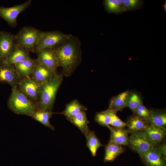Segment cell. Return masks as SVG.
Segmentation results:
<instances>
[{
  "instance_id": "31",
  "label": "cell",
  "mask_w": 166,
  "mask_h": 166,
  "mask_svg": "<svg viewBox=\"0 0 166 166\" xmlns=\"http://www.w3.org/2000/svg\"><path fill=\"white\" fill-rule=\"evenodd\" d=\"M110 126L115 128H123L126 126V124L117 117L116 113L112 111Z\"/></svg>"
},
{
  "instance_id": "10",
  "label": "cell",
  "mask_w": 166,
  "mask_h": 166,
  "mask_svg": "<svg viewBox=\"0 0 166 166\" xmlns=\"http://www.w3.org/2000/svg\"><path fill=\"white\" fill-rule=\"evenodd\" d=\"M16 45L14 35L0 31V63L8 57Z\"/></svg>"
},
{
  "instance_id": "28",
  "label": "cell",
  "mask_w": 166,
  "mask_h": 166,
  "mask_svg": "<svg viewBox=\"0 0 166 166\" xmlns=\"http://www.w3.org/2000/svg\"><path fill=\"white\" fill-rule=\"evenodd\" d=\"M103 4L105 10L109 14L117 15L125 12L124 8L119 6L116 0H104Z\"/></svg>"
},
{
  "instance_id": "18",
  "label": "cell",
  "mask_w": 166,
  "mask_h": 166,
  "mask_svg": "<svg viewBox=\"0 0 166 166\" xmlns=\"http://www.w3.org/2000/svg\"><path fill=\"white\" fill-rule=\"evenodd\" d=\"M129 91L126 90L112 97L110 99L108 109L117 113L126 107Z\"/></svg>"
},
{
  "instance_id": "27",
  "label": "cell",
  "mask_w": 166,
  "mask_h": 166,
  "mask_svg": "<svg viewBox=\"0 0 166 166\" xmlns=\"http://www.w3.org/2000/svg\"><path fill=\"white\" fill-rule=\"evenodd\" d=\"M112 112V111L107 109L97 113L95 115L94 120L101 126L107 127L110 126Z\"/></svg>"
},
{
  "instance_id": "7",
  "label": "cell",
  "mask_w": 166,
  "mask_h": 166,
  "mask_svg": "<svg viewBox=\"0 0 166 166\" xmlns=\"http://www.w3.org/2000/svg\"><path fill=\"white\" fill-rule=\"evenodd\" d=\"M32 1L28 0L22 4L10 7L0 6V17L5 20L11 27H15L17 24L18 16L29 7Z\"/></svg>"
},
{
  "instance_id": "5",
  "label": "cell",
  "mask_w": 166,
  "mask_h": 166,
  "mask_svg": "<svg viewBox=\"0 0 166 166\" xmlns=\"http://www.w3.org/2000/svg\"><path fill=\"white\" fill-rule=\"evenodd\" d=\"M72 36L58 30L42 31L37 44L35 52L44 49H53L67 41Z\"/></svg>"
},
{
  "instance_id": "33",
  "label": "cell",
  "mask_w": 166,
  "mask_h": 166,
  "mask_svg": "<svg viewBox=\"0 0 166 166\" xmlns=\"http://www.w3.org/2000/svg\"><path fill=\"white\" fill-rule=\"evenodd\" d=\"M163 6L164 8V11L166 12V2L165 0V3L163 5Z\"/></svg>"
},
{
  "instance_id": "15",
  "label": "cell",
  "mask_w": 166,
  "mask_h": 166,
  "mask_svg": "<svg viewBox=\"0 0 166 166\" xmlns=\"http://www.w3.org/2000/svg\"><path fill=\"white\" fill-rule=\"evenodd\" d=\"M150 141L155 147L158 145L165 138L166 128L149 124L145 131Z\"/></svg>"
},
{
  "instance_id": "20",
  "label": "cell",
  "mask_w": 166,
  "mask_h": 166,
  "mask_svg": "<svg viewBox=\"0 0 166 166\" xmlns=\"http://www.w3.org/2000/svg\"><path fill=\"white\" fill-rule=\"evenodd\" d=\"M37 59L30 57L15 65V69L22 78L30 77Z\"/></svg>"
},
{
  "instance_id": "2",
  "label": "cell",
  "mask_w": 166,
  "mask_h": 166,
  "mask_svg": "<svg viewBox=\"0 0 166 166\" xmlns=\"http://www.w3.org/2000/svg\"><path fill=\"white\" fill-rule=\"evenodd\" d=\"M63 74H57L53 78L42 85L39 100L36 103L37 110L52 111L57 93L62 82Z\"/></svg>"
},
{
  "instance_id": "29",
  "label": "cell",
  "mask_w": 166,
  "mask_h": 166,
  "mask_svg": "<svg viewBox=\"0 0 166 166\" xmlns=\"http://www.w3.org/2000/svg\"><path fill=\"white\" fill-rule=\"evenodd\" d=\"M123 2L125 12L140 9L144 4L142 0H123Z\"/></svg>"
},
{
  "instance_id": "21",
  "label": "cell",
  "mask_w": 166,
  "mask_h": 166,
  "mask_svg": "<svg viewBox=\"0 0 166 166\" xmlns=\"http://www.w3.org/2000/svg\"><path fill=\"white\" fill-rule=\"evenodd\" d=\"M56 113L51 110L45 109H39L36 110L33 113L30 117L45 126L53 130H54V127L50 124L49 119L52 115Z\"/></svg>"
},
{
  "instance_id": "8",
  "label": "cell",
  "mask_w": 166,
  "mask_h": 166,
  "mask_svg": "<svg viewBox=\"0 0 166 166\" xmlns=\"http://www.w3.org/2000/svg\"><path fill=\"white\" fill-rule=\"evenodd\" d=\"M129 145L139 155L154 147L149 140L145 131L131 133Z\"/></svg>"
},
{
  "instance_id": "17",
  "label": "cell",
  "mask_w": 166,
  "mask_h": 166,
  "mask_svg": "<svg viewBox=\"0 0 166 166\" xmlns=\"http://www.w3.org/2000/svg\"><path fill=\"white\" fill-rule=\"evenodd\" d=\"M125 123L130 133L145 131L149 125L146 120L135 114L129 116Z\"/></svg>"
},
{
  "instance_id": "24",
  "label": "cell",
  "mask_w": 166,
  "mask_h": 166,
  "mask_svg": "<svg viewBox=\"0 0 166 166\" xmlns=\"http://www.w3.org/2000/svg\"><path fill=\"white\" fill-rule=\"evenodd\" d=\"M71 123L77 127L81 132L86 136L89 129V121L85 112H82L69 120Z\"/></svg>"
},
{
  "instance_id": "32",
  "label": "cell",
  "mask_w": 166,
  "mask_h": 166,
  "mask_svg": "<svg viewBox=\"0 0 166 166\" xmlns=\"http://www.w3.org/2000/svg\"><path fill=\"white\" fill-rule=\"evenodd\" d=\"M160 152L166 158V143L158 145L156 146Z\"/></svg>"
},
{
  "instance_id": "26",
  "label": "cell",
  "mask_w": 166,
  "mask_h": 166,
  "mask_svg": "<svg viewBox=\"0 0 166 166\" xmlns=\"http://www.w3.org/2000/svg\"><path fill=\"white\" fill-rule=\"evenodd\" d=\"M142 104V97L138 93L129 92L126 107L129 108L134 113L137 108Z\"/></svg>"
},
{
  "instance_id": "23",
  "label": "cell",
  "mask_w": 166,
  "mask_h": 166,
  "mask_svg": "<svg viewBox=\"0 0 166 166\" xmlns=\"http://www.w3.org/2000/svg\"><path fill=\"white\" fill-rule=\"evenodd\" d=\"M124 150L121 145L109 141L105 146L104 158L105 162H110L113 161Z\"/></svg>"
},
{
  "instance_id": "11",
  "label": "cell",
  "mask_w": 166,
  "mask_h": 166,
  "mask_svg": "<svg viewBox=\"0 0 166 166\" xmlns=\"http://www.w3.org/2000/svg\"><path fill=\"white\" fill-rule=\"evenodd\" d=\"M35 52L37 55V61L41 64L55 70L59 66L58 60L53 49H44Z\"/></svg>"
},
{
  "instance_id": "4",
  "label": "cell",
  "mask_w": 166,
  "mask_h": 166,
  "mask_svg": "<svg viewBox=\"0 0 166 166\" xmlns=\"http://www.w3.org/2000/svg\"><path fill=\"white\" fill-rule=\"evenodd\" d=\"M42 33L41 30L32 27H24L15 35L16 44L26 48L30 52L34 53Z\"/></svg>"
},
{
  "instance_id": "14",
  "label": "cell",
  "mask_w": 166,
  "mask_h": 166,
  "mask_svg": "<svg viewBox=\"0 0 166 166\" xmlns=\"http://www.w3.org/2000/svg\"><path fill=\"white\" fill-rule=\"evenodd\" d=\"M110 131L109 141L121 145H128L129 132L123 128H115L110 126L107 127Z\"/></svg>"
},
{
  "instance_id": "25",
  "label": "cell",
  "mask_w": 166,
  "mask_h": 166,
  "mask_svg": "<svg viewBox=\"0 0 166 166\" xmlns=\"http://www.w3.org/2000/svg\"><path fill=\"white\" fill-rule=\"evenodd\" d=\"M85 137L87 139L86 146L90 151L92 156H95L96 155L98 148L103 145L101 143L94 131L89 130Z\"/></svg>"
},
{
  "instance_id": "6",
  "label": "cell",
  "mask_w": 166,
  "mask_h": 166,
  "mask_svg": "<svg viewBox=\"0 0 166 166\" xmlns=\"http://www.w3.org/2000/svg\"><path fill=\"white\" fill-rule=\"evenodd\" d=\"M42 84L30 77L22 78L18 90L29 100L35 103L38 102Z\"/></svg>"
},
{
  "instance_id": "19",
  "label": "cell",
  "mask_w": 166,
  "mask_h": 166,
  "mask_svg": "<svg viewBox=\"0 0 166 166\" xmlns=\"http://www.w3.org/2000/svg\"><path fill=\"white\" fill-rule=\"evenodd\" d=\"M146 121L149 124L159 127L166 126V112L165 110L151 109Z\"/></svg>"
},
{
  "instance_id": "9",
  "label": "cell",
  "mask_w": 166,
  "mask_h": 166,
  "mask_svg": "<svg viewBox=\"0 0 166 166\" xmlns=\"http://www.w3.org/2000/svg\"><path fill=\"white\" fill-rule=\"evenodd\" d=\"M22 78L14 65L0 64V82L9 84L12 89L17 87Z\"/></svg>"
},
{
  "instance_id": "13",
  "label": "cell",
  "mask_w": 166,
  "mask_h": 166,
  "mask_svg": "<svg viewBox=\"0 0 166 166\" xmlns=\"http://www.w3.org/2000/svg\"><path fill=\"white\" fill-rule=\"evenodd\" d=\"M139 155L146 166H166V158L160 152L156 147Z\"/></svg>"
},
{
  "instance_id": "22",
  "label": "cell",
  "mask_w": 166,
  "mask_h": 166,
  "mask_svg": "<svg viewBox=\"0 0 166 166\" xmlns=\"http://www.w3.org/2000/svg\"><path fill=\"white\" fill-rule=\"evenodd\" d=\"M87 110V108L77 100H73L67 104L64 110L60 113L64 115L69 121L80 113Z\"/></svg>"
},
{
  "instance_id": "1",
  "label": "cell",
  "mask_w": 166,
  "mask_h": 166,
  "mask_svg": "<svg viewBox=\"0 0 166 166\" xmlns=\"http://www.w3.org/2000/svg\"><path fill=\"white\" fill-rule=\"evenodd\" d=\"M61 67L62 73L71 76L80 64L82 57L81 42L77 36L73 35L67 41L53 49Z\"/></svg>"
},
{
  "instance_id": "3",
  "label": "cell",
  "mask_w": 166,
  "mask_h": 166,
  "mask_svg": "<svg viewBox=\"0 0 166 166\" xmlns=\"http://www.w3.org/2000/svg\"><path fill=\"white\" fill-rule=\"evenodd\" d=\"M7 106L14 113L30 116L37 109L36 104L29 100L21 93L17 87L12 89L8 99Z\"/></svg>"
},
{
  "instance_id": "16",
  "label": "cell",
  "mask_w": 166,
  "mask_h": 166,
  "mask_svg": "<svg viewBox=\"0 0 166 166\" xmlns=\"http://www.w3.org/2000/svg\"><path fill=\"white\" fill-rule=\"evenodd\" d=\"M29 52L26 48L16 45L8 57L0 63L14 65L30 57Z\"/></svg>"
},
{
  "instance_id": "30",
  "label": "cell",
  "mask_w": 166,
  "mask_h": 166,
  "mask_svg": "<svg viewBox=\"0 0 166 166\" xmlns=\"http://www.w3.org/2000/svg\"><path fill=\"white\" fill-rule=\"evenodd\" d=\"M133 114L146 120L149 115V110L142 104L137 108Z\"/></svg>"
},
{
  "instance_id": "12",
  "label": "cell",
  "mask_w": 166,
  "mask_h": 166,
  "mask_svg": "<svg viewBox=\"0 0 166 166\" xmlns=\"http://www.w3.org/2000/svg\"><path fill=\"white\" fill-rule=\"evenodd\" d=\"M57 74L55 70L42 65L37 60L30 77L42 84L53 78Z\"/></svg>"
}]
</instances>
